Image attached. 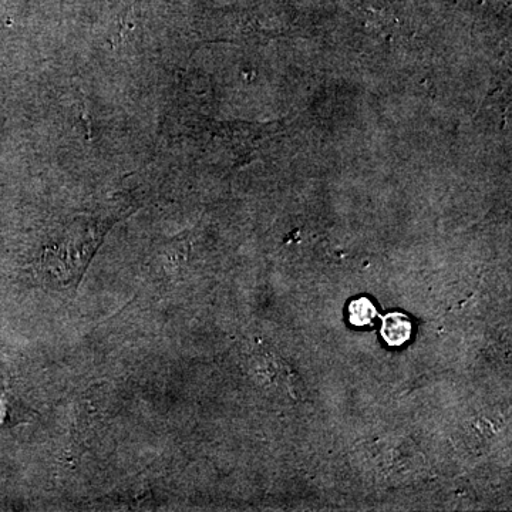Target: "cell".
<instances>
[{
    "instance_id": "obj_2",
    "label": "cell",
    "mask_w": 512,
    "mask_h": 512,
    "mask_svg": "<svg viewBox=\"0 0 512 512\" xmlns=\"http://www.w3.org/2000/svg\"><path fill=\"white\" fill-rule=\"evenodd\" d=\"M377 311L373 302L369 298H359L350 303L349 319L355 326L372 325L376 319Z\"/></svg>"
},
{
    "instance_id": "obj_1",
    "label": "cell",
    "mask_w": 512,
    "mask_h": 512,
    "mask_svg": "<svg viewBox=\"0 0 512 512\" xmlns=\"http://www.w3.org/2000/svg\"><path fill=\"white\" fill-rule=\"evenodd\" d=\"M413 325L404 313L394 312L382 320V338L392 348H399L412 338Z\"/></svg>"
}]
</instances>
